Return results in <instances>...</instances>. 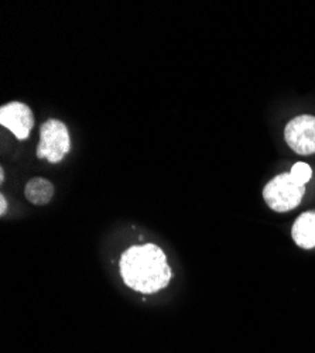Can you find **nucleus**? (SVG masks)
Returning <instances> with one entry per match:
<instances>
[{"mask_svg":"<svg viewBox=\"0 0 315 353\" xmlns=\"http://www.w3.org/2000/svg\"><path fill=\"white\" fill-rule=\"evenodd\" d=\"M284 139L297 154L315 153V116L301 114L292 119L284 129Z\"/></svg>","mask_w":315,"mask_h":353,"instance_id":"4","label":"nucleus"},{"mask_svg":"<svg viewBox=\"0 0 315 353\" xmlns=\"http://www.w3.org/2000/svg\"><path fill=\"white\" fill-rule=\"evenodd\" d=\"M54 191V185L48 180L43 179V176H36L26 184L24 195L28 202L43 207L52 199Z\"/></svg>","mask_w":315,"mask_h":353,"instance_id":"7","label":"nucleus"},{"mask_svg":"<svg viewBox=\"0 0 315 353\" xmlns=\"http://www.w3.org/2000/svg\"><path fill=\"white\" fill-rule=\"evenodd\" d=\"M0 125L10 130L17 140H26L34 126V116L26 103L10 102L0 108Z\"/></svg>","mask_w":315,"mask_h":353,"instance_id":"5","label":"nucleus"},{"mask_svg":"<svg viewBox=\"0 0 315 353\" xmlns=\"http://www.w3.org/2000/svg\"><path fill=\"white\" fill-rule=\"evenodd\" d=\"M119 270L125 284L141 294H154L165 288L173 276L165 253L153 243L125 250L121 256Z\"/></svg>","mask_w":315,"mask_h":353,"instance_id":"1","label":"nucleus"},{"mask_svg":"<svg viewBox=\"0 0 315 353\" xmlns=\"http://www.w3.org/2000/svg\"><path fill=\"white\" fill-rule=\"evenodd\" d=\"M290 175H292V179L294 181H297L301 185H305L311 180L312 170H311V167L308 164L300 161V163H296L293 165V168L290 171Z\"/></svg>","mask_w":315,"mask_h":353,"instance_id":"8","label":"nucleus"},{"mask_svg":"<svg viewBox=\"0 0 315 353\" xmlns=\"http://www.w3.org/2000/svg\"><path fill=\"white\" fill-rule=\"evenodd\" d=\"M6 211H8V202H6V198H5V195H0V215L5 216Z\"/></svg>","mask_w":315,"mask_h":353,"instance_id":"9","label":"nucleus"},{"mask_svg":"<svg viewBox=\"0 0 315 353\" xmlns=\"http://www.w3.org/2000/svg\"><path fill=\"white\" fill-rule=\"evenodd\" d=\"M292 236L296 245L309 250L315 248V211L301 214L293 225Z\"/></svg>","mask_w":315,"mask_h":353,"instance_id":"6","label":"nucleus"},{"mask_svg":"<svg viewBox=\"0 0 315 353\" xmlns=\"http://www.w3.org/2000/svg\"><path fill=\"white\" fill-rule=\"evenodd\" d=\"M3 180H5V171H3V170H0V181L3 183Z\"/></svg>","mask_w":315,"mask_h":353,"instance_id":"10","label":"nucleus"},{"mask_svg":"<svg viewBox=\"0 0 315 353\" xmlns=\"http://www.w3.org/2000/svg\"><path fill=\"white\" fill-rule=\"evenodd\" d=\"M71 149L68 128L59 119H50L40 128L37 157L50 163H60Z\"/></svg>","mask_w":315,"mask_h":353,"instance_id":"3","label":"nucleus"},{"mask_svg":"<svg viewBox=\"0 0 315 353\" xmlns=\"http://www.w3.org/2000/svg\"><path fill=\"white\" fill-rule=\"evenodd\" d=\"M305 194V185L292 179L290 172L278 174L266 184L263 198L267 207L276 212H289L297 208Z\"/></svg>","mask_w":315,"mask_h":353,"instance_id":"2","label":"nucleus"}]
</instances>
